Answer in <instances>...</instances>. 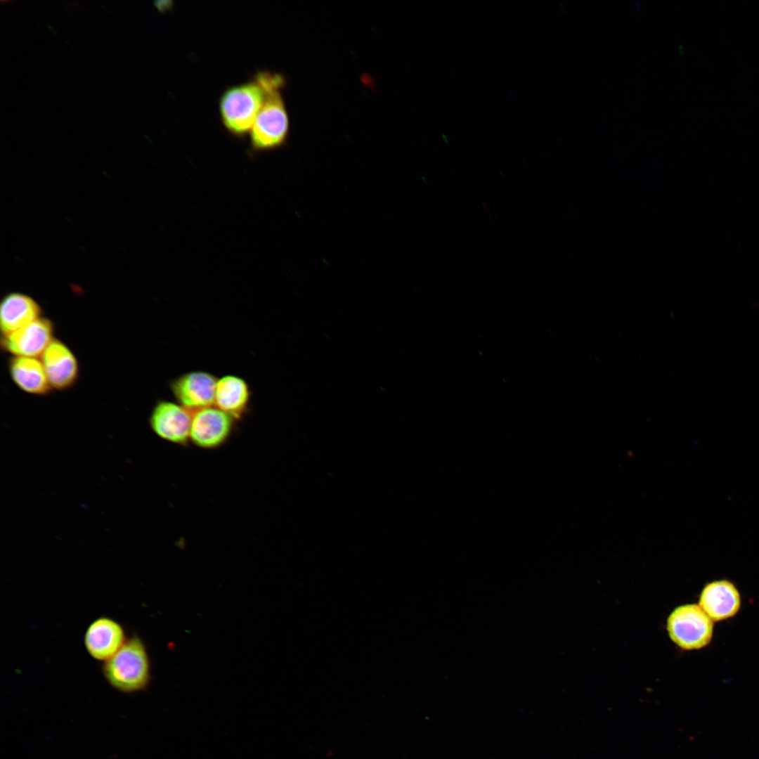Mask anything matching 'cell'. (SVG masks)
Returning <instances> with one entry per match:
<instances>
[{
  "label": "cell",
  "instance_id": "5bb4252c",
  "mask_svg": "<svg viewBox=\"0 0 759 759\" xmlns=\"http://www.w3.org/2000/svg\"><path fill=\"white\" fill-rule=\"evenodd\" d=\"M11 377L25 393L42 396L52 387L41 359L34 357L13 356L8 363Z\"/></svg>",
  "mask_w": 759,
  "mask_h": 759
},
{
  "label": "cell",
  "instance_id": "3957f363",
  "mask_svg": "<svg viewBox=\"0 0 759 759\" xmlns=\"http://www.w3.org/2000/svg\"><path fill=\"white\" fill-rule=\"evenodd\" d=\"M101 671L109 685L119 692L145 690L151 680V664L143 640L136 635L128 637L119 650L103 663Z\"/></svg>",
  "mask_w": 759,
  "mask_h": 759
},
{
  "label": "cell",
  "instance_id": "7c38bea8",
  "mask_svg": "<svg viewBox=\"0 0 759 759\" xmlns=\"http://www.w3.org/2000/svg\"><path fill=\"white\" fill-rule=\"evenodd\" d=\"M38 302L23 293L6 294L0 305V329L2 335L10 334L41 317Z\"/></svg>",
  "mask_w": 759,
  "mask_h": 759
},
{
  "label": "cell",
  "instance_id": "4fadbf2b",
  "mask_svg": "<svg viewBox=\"0 0 759 759\" xmlns=\"http://www.w3.org/2000/svg\"><path fill=\"white\" fill-rule=\"evenodd\" d=\"M252 391L242 377L228 375L218 379L214 406L235 420H241L249 411Z\"/></svg>",
  "mask_w": 759,
  "mask_h": 759
},
{
  "label": "cell",
  "instance_id": "5b68a950",
  "mask_svg": "<svg viewBox=\"0 0 759 759\" xmlns=\"http://www.w3.org/2000/svg\"><path fill=\"white\" fill-rule=\"evenodd\" d=\"M218 379L205 371H190L173 379L170 390L179 405L192 414L214 406Z\"/></svg>",
  "mask_w": 759,
  "mask_h": 759
},
{
  "label": "cell",
  "instance_id": "6da1fadb",
  "mask_svg": "<svg viewBox=\"0 0 759 759\" xmlns=\"http://www.w3.org/2000/svg\"><path fill=\"white\" fill-rule=\"evenodd\" d=\"M267 92L264 104L250 130L252 148L257 151L275 149L287 141L289 117L282 95L285 84L284 77L264 70Z\"/></svg>",
  "mask_w": 759,
  "mask_h": 759
},
{
  "label": "cell",
  "instance_id": "8992f818",
  "mask_svg": "<svg viewBox=\"0 0 759 759\" xmlns=\"http://www.w3.org/2000/svg\"><path fill=\"white\" fill-rule=\"evenodd\" d=\"M236 420L215 406L193 413L190 441L201 448L213 449L231 436Z\"/></svg>",
  "mask_w": 759,
  "mask_h": 759
},
{
  "label": "cell",
  "instance_id": "9c48e42d",
  "mask_svg": "<svg viewBox=\"0 0 759 759\" xmlns=\"http://www.w3.org/2000/svg\"><path fill=\"white\" fill-rule=\"evenodd\" d=\"M127 638L121 623L111 617L101 616L86 628L84 644L92 659L103 663L119 650Z\"/></svg>",
  "mask_w": 759,
  "mask_h": 759
},
{
  "label": "cell",
  "instance_id": "ba28073f",
  "mask_svg": "<svg viewBox=\"0 0 759 759\" xmlns=\"http://www.w3.org/2000/svg\"><path fill=\"white\" fill-rule=\"evenodd\" d=\"M192 416L189 410L179 403L160 400L153 408L149 422L153 432L160 438L174 444L185 445L190 441Z\"/></svg>",
  "mask_w": 759,
  "mask_h": 759
},
{
  "label": "cell",
  "instance_id": "30bf717a",
  "mask_svg": "<svg viewBox=\"0 0 759 759\" xmlns=\"http://www.w3.org/2000/svg\"><path fill=\"white\" fill-rule=\"evenodd\" d=\"M40 358L52 389L66 390L76 383L78 361L65 343L54 338Z\"/></svg>",
  "mask_w": 759,
  "mask_h": 759
},
{
  "label": "cell",
  "instance_id": "7a4b0ae2",
  "mask_svg": "<svg viewBox=\"0 0 759 759\" xmlns=\"http://www.w3.org/2000/svg\"><path fill=\"white\" fill-rule=\"evenodd\" d=\"M267 87L264 71H259L248 82L226 89L219 103L221 121L233 136L249 134L265 100Z\"/></svg>",
  "mask_w": 759,
  "mask_h": 759
},
{
  "label": "cell",
  "instance_id": "52a82bcc",
  "mask_svg": "<svg viewBox=\"0 0 759 759\" xmlns=\"http://www.w3.org/2000/svg\"><path fill=\"white\" fill-rule=\"evenodd\" d=\"M53 332L52 321L41 316L10 334L2 335L1 346L13 356L39 358L54 339Z\"/></svg>",
  "mask_w": 759,
  "mask_h": 759
},
{
  "label": "cell",
  "instance_id": "277c9868",
  "mask_svg": "<svg viewBox=\"0 0 759 759\" xmlns=\"http://www.w3.org/2000/svg\"><path fill=\"white\" fill-rule=\"evenodd\" d=\"M667 630L670 639L684 649H697L706 646L713 632V620L696 604L676 608L670 615Z\"/></svg>",
  "mask_w": 759,
  "mask_h": 759
},
{
  "label": "cell",
  "instance_id": "8fae6325",
  "mask_svg": "<svg viewBox=\"0 0 759 759\" xmlns=\"http://www.w3.org/2000/svg\"><path fill=\"white\" fill-rule=\"evenodd\" d=\"M741 605L740 595L735 585L727 580H715L703 589L699 606L713 620L719 621L732 617Z\"/></svg>",
  "mask_w": 759,
  "mask_h": 759
}]
</instances>
